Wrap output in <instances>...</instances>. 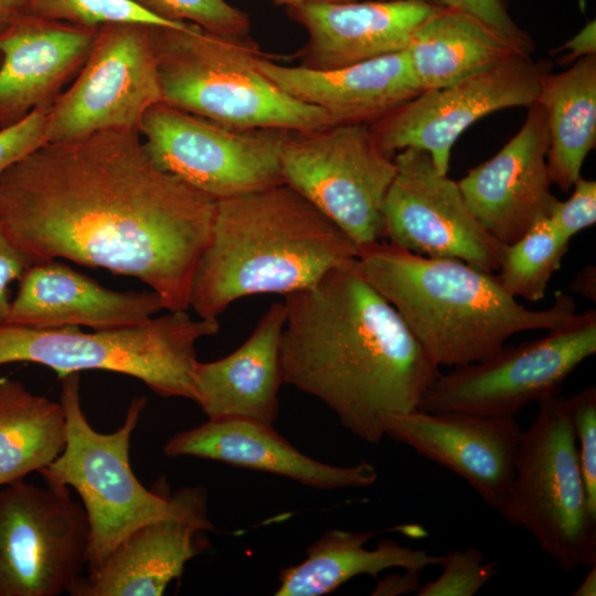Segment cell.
<instances>
[{
    "instance_id": "cell-24",
    "label": "cell",
    "mask_w": 596,
    "mask_h": 596,
    "mask_svg": "<svg viewBox=\"0 0 596 596\" xmlns=\"http://www.w3.org/2000/svg\"><path fill=\"white\" fill-rule=\"evenodd\" d=\"M285 316L284 302H273L236 350L216 361H196L193 401L209 419L245 418L274 425L284 384L280 339Z\"/></svg>"
},
{
    "instance_id": "cell-36",
    "label": "cell",
    "mask_w": 596,
    "mask_h": 596,
    "mask_svg": "<svg viewBox=\"0 0 596 596\" xmlns=\"http://www.w3.org/2000/svg\"><path fill=\"white\" fill-rule=\"evenodd\" d=\"M438 8L465 12L492 29L522 51L531 54L533 43L509 15L501 0H424Z\"/></svg>"
},
{
    "instance_id": "cell-30",
    "label": "cell",
    "mask_w": 596,
    "mask_h": 596,
    "mask_svg": "<svg viewBox=\"0 0 596 596\" xmlns=\"http://www.w3.org/2000/svg\"><path fill=\"white\" fill-rule=\"evenodd\" d=\"M34 15L97 29L115 22H138L158 26L184 28L188 22H169L130 0H28Z\"/></svg>"
},
{
    "instance_id": "cell-44",
    "label": "cell",
    "mask_w": 596,
    "mask_h": 596,
    "mask_svg": "<svg viewBox=\"0 0 596 596\" xmlns=\"http://www.w3.org/2000/svg\"><path fill=\"white\" fill-rule=\"evenodd\" d=\"M322 1H330V2H348V1H354V0H322Z\"/></svg>"
},
{
    "instance_id": "cell-1",
    "label": "cell",
    "mask_w": 596,
    "mask_h": 596,
    "mask_svg": "<svg viewBox=\"0 0 596 596\" xmlns=\"http://www.w3.org/2000/svg\"><path fill=\"white\" fill-rule=\"evenodd\" d=\"M216 201L157 166L139 131L45 142L0 177V223L33 263L66 259L148 285L188 310Z\"/></svg>"
},
{
    "instance_id": "cell-10",
    "label": "cell",
    "mask_w": 596,
    "mask_h": 596,
    "mask_svg": "<svg viewBox=\"0 0 596 596\" xmlns=\"http://www.w3.org/2000/svg\"><path fill=\"white\" fill-rule=\"evenodd\" d=\"M596 353V311L575 315L542 338L439 374L419 409L515 417L532 402L557 395L565 380Z\"/></svg>"
},
{
    "instance_id": "cell-7",
    "label": "cell",
    "mask_w": 596,
    "mask_h": 596,
    "mask_svg": "<svg viewBox=\"0 0 596 596\" xmlns=\"http://www.w3.org/2000/svg\"><path fill=\"white\" fill-rule=\"evenodd\" d=\"M566 571L596 564V511L582 475L570 397L539 402L522 432L508 499L498 512Z\"/></svg>"
},
{
    "instance_id": "cell-43",
    "label": "cell",
    "mask_w": 596,
    "mask_h": 596,
    "mask_svg": "<svg viewBox=\"0 0 596 596\" xmlns=\"http://www.w3.org/2000/svg\"><path fill=\"white\" fill-rule=\"evenodd\" d=\"M277 4H285L290 8L301 4L305 0H273Z\"/></svg>"
},
{
    "instance_id": "cell-25",
    "label": "cell",
    "mask_w": 596,
    "mask_h": 596,
    "mask_svg": "<svg viewBox=\"0 0 596 596\" xmlns=\"http://www.w3.org/2000/svg\"><path fill=\"white\" fill-rule=\"evenodd\" d=\"M405 51L422 92L530 55L478 19L447 8H439L417 26Z\"/></svg>"
},
{
    "instance_id": "cell-21",
    "label": "cell",
    "mask_w": 596,
    "mask_h": 596,
    "mask_svg": "<svg viewBox=\"0 0 596 596\" xmlns=\"http://www.w3.org/2000/svg\"><path fill=\"white\" fill-rule=\"evenodd\" d=\"M163 454L269 472L322 490L366 488L377 480L369 461L349 467L321 462L295 448L272 425L245 418L209 419L177 433L164 444Z\"/></svg>"
},
{
    "instance_id": "cell-6",
    "label": "cell",
    "mask_w": 596,
    "mask_h": 596,
    "mask_svg": "<svg viewBox=\"0 0 596 596\" xmlns=\"http://www.w3.org/2000/svg\"><path fill=\"white\" fill-rule=\"evenodd\" d=\"M220 330L217 319L168 311L129 327L83 331L79 327L32 328L0 322V365L32 362L60 379L87 370L121 373L163 397L193 401L195 344Z\"/></svg>"
},
{
    "instance_id": "cell-17",
    "label": "cell",
    "mask_w": 596,
    "mask_h": 596,
    "mask_svg": "<svg viewBox=\"0 0 596 596\" xmlns=\"http://www.w3.org/2000/svg\"><path fill=\"white\" fill-rule=\"evenodd\" d=\"M206 498L201 486L177 490L169 496L168 514L131 532L95 570L78 578L70 595H162L199 552L198 535L213 529Z\"/></svg>"
},
{
    "instance_id": "cell-35",
    "label": "cell",
    "mask_w": 596,
    "mask_h": 596,
    "mask_svg": "<svg viewBox=\"0 0 596 596\" xmlns=\"http://www.w3.org/2000/svg\"><path fill=\"white\" fill-rule=\"evenodd\" d=\"M573 187L572 195L556 199L547 215L567 241L596 222V181L581 177Z\"/></svg>"
},
{
    "instance_id": "cell-5",
    "label": "cell",
    "mask_w": 596,
    "mask_h": 596,
    "mask_svg": "<svg viewBox=\"0 0 596 596\" xmlns=\"http://www.w3.org/2000/svg\"><path fill=\"white\" fill-rule=\"evenodd\" d=\"M162 102L235 129L305 131L330 125L320 108L297 100L257 67L247 38L211 33L194 23L153 26Z\"/></svg>"
},
{
    "instance_id": "cell-3",
    "label": "cell",
    "mask_w": 596,
    "mask_h": 596,
    "mask_svg": "<svg viewBox=\"0 0 596 596\" xmlns=\"http://www.w3.org/2000/svg\"><path fill=\"white\" fill-rule=\"evenodd\" d=\"M358 254L341 228L286 183L219 200L190 308L199 318L217 319L244 297H285L310 287Z\"/></svg>"
},
{
    "instance_id": "cell-9",
    "label": "cell",
    "mask_w": 596,
    "mask_h": 596,
    "mask_svg": "<svg viewBox=\"0 0 596 596\" xmlns=\"http://www.w3.org/2000/svg\"><path fill=\"white\" fill-rule=\"evenodd\" d=\"M284 183L299 192L358 247L383 241V203L396 173L394 155L369 125L290 131L280 155Z\"/></svg>"
},
{
    "instance_id": "cell-20",
    "label": "cell",
    "mask_w": 596,
    "mask_h": 596,
    "mask_svg": "<svg viewBox=\"0 0 596 596\" xmlns=\"http://www.w3.org/2000/svg\"><path fill=\"white\" fill-rule=\"evenodd\" d=\"M438 9L424 0H305L290 8L308 32L300 65L337 68L405 51L417 26Z\"/></svg>"
},
{
    "instance_id": "cell-40",
    "label": "cell",
    "mask_w": 596,
    "mask_h": 596,
    "mask_svg": "<svg viewBox=\"0 0 596 596\" xmlns=\"http://www.w3.org/2000/svg\"><path fill=\"white\" fill-rule=\"evenodd\" d=\"M595 267L588 266L575 277L572 283L571 290L576 291L577 294L583 295L588 299L595 300Z\"/></svg>"
},
{
    "instance_id": "cell-16",
    "label": "cell",
    "mask_w": 596,
    "mask_h": 596,
    "mask_svg": "<svg viewBox=\"0 0 596 596\" xmlns=\"http://www.w3.org/2000/svg\"><path fill=\"white\" fill-rule=\"evenodd\" d=\"M385 435L461 477L499 512L513 480L521 429L515 417L419 408L391 415Z\"/></svg>"
},
{
    "instance_id": "cell-38",
    "label": "cell",
    "mask_w": 596,
    "mask_h": 596,
    "mask_svg": "<svg viewBox=\"0 0 596 596\" xmlns=\"http://www.w3.org/2000/svg\"><path fill=\"white\" fill-rule=\"evenodd\" d=\"M558 51H566V54L562 57V63H571L586 56L596 55V22L593 20L586 23Z\"/></svg>"
},
{
    "instance_id": "cell-23",
    "label": "cell",
    "mask_w": 596,
    "mask_h": 596,
    "mask_svg": "<svg viewBox=\"0 0 596 596\" xmlns=\"http://www.w3.org/2000/svg\"><path fill=\"white\" fill-rule=\"evenodd\" d=\"M255 62L289 96L322 109L330 125H371L422 93L406 51L328 70L281 65L263 53Z\"/></svg>"
},
{
    "instance_id": "cell-29",
    "label": "cell",
    "mask_w": 596,
    "mask_h": 596,
    "mask_svg": "<svg viewBox=\"0 0 596 596\" xmlns=\"http://www.w3.org/2000/svg\"><path fill=\"white\" fill-rule=\"evenodd\" d=\"M568 243L547 215L539 217L521 237L505 245L497 275L502 287L514 298L542 300Z\"/></svg>"
},
{
    "instance_id": "cell-14",
    "label": "cell",
    "mask_w": 596,
    "mask_h": 596,
    "mask_svg": "<svg viewBox=\"0 0 596 596\" xmlns=\"http://www.w3.org/2000/svg\"><path fill=\"white\" fill-rule=\"evenodd\" d=\"M545 63L518 55L453 85L424 91L369 125L376 145L395 155L415 148L429 155L447 174L460 135L485 116L536 100Z\"/></svg>"
},
{
    "instance_id": "cell-41",
    "label": "cell",
    "mask_w": 596,
    "mask_h": 596,
    "mask_svg": "<svg viewBox=\"0 0 596 596\" xmlns=\"http://www.w3.org/2000/svg\"><path fill=\"white\" fill-rule=\"evenodd\" d=\"M28 11V0H0V30Z\"/></svg>"
},
{
    "instance_id": "cell-27",
    "label": "cell",
    "mask_w": 596,
    "mask_h": 596,
    "mask_svg": "<svg viewBox=\"0 0 596 596\" xmlns=\"http://www.w3.org/2000/svg\"><path fill=\"white\" fill-rule=\"evenodd\" d=\"M535 103L547 123L551 182L568 191L596 145V55L558 74H544Z\"/></svg>"
},
{
    "instance_id": "cell-18",
    "label": "cell",
    "mask_w": 596,
    "mask_h": 596,
    "mask_svg": "<svg viewBox=\"0 0 596 596\" xmlns=\"http://www.w3.org/2000/svg\"><path fill=\"white\" fill-rule=\"evenodd\" d=\"M549 142L545 113L534 103L502 149L457 181L471 213L504 245L549 215L556 200L551 193Z\"/></svg>"
},
{
    "instance_id": "cell-28",
    "label": "cell",
    "mask_w": 596,
    "mask_h": 596,
    "mask_svg": "<svg viewBox=\"0 0 596 596\" xmlns=\"http://www.w3.org/2000/svg\"><path fill=\"white\" fill-rule=\"evenodd\" d=\"M65 441L61 402L36 395L19 381L0 379V487L47 467Z\"/></svg>"
},
{
    "instance_id": "cell-13",
    "label": "cell",
    "mask_w": 596,
    "mask_h": 596,
    "mask_svg": "<svg viewBox=\"0 0 596 596\" xmlns=\"http://www.w3.org/2000/svg\"><path fill=\"white\" fill-rule=\"evenodd\" d=\"M89 524L67 487L0 489V596L68 593L87 564Z\"/></svg>"
},
{
    "instance_id": "cell-37",
    "label": "cell",
    "mask_w": 596,
    "mask_h": 596,
    "mask_svg": "<svg viewBox=\"0 0 596 596\" xmlns=\"http://www.w3.org/2000/svg\"><path fill=\"white\" fill-rule=\"evenodd\" d=\"M32 264L30 258L10 240L0 223V322H4L10 308L9 285L19 280Z\"/></svg>"
},
{
    "instance_id": "cell-39",
    "label": "cell",
    "mask_w": 596,
    "mask_h": 596,
    "mask_svg": "<svg viewBox=\"0 0 596 596\" xmlns=\"http://www.w3.org/2000/svg\"><path fill=\"white\" fill-rule=\"evenodd\" d=\"M385 582L379 585V588L375 590L377 593L375 594H381L382 592H385L383 594H401L409 593L414 589L417 590L419 587V571H406V575L394 577L393 582L389 579Z\"/></svg>"
},
{
    "instance_id": "cell-8",
    "label": "cell",
    "mask_w": 596,
    "mask_h": 596,
    "mask_svg": "<svg viewBox=\"0 0 596 596\" xmlns=\"http://www.w3.org/2000/svg\"><path fill=\"white\" fill-rule=\"evenodd\" d=\"M60 380L66 441L62 453L38 472L47 485L72 487L81 497L89 524L87 565L93 571L131 532L168 514L170 500L147 489L130 466V437L147 400L135 397L123 425L99 433L82 409L79 373Z\"/></svg>"
},
{
    "instance_id": "cell-33",
    "label": "cell",
    "mask_w": 596,
    "mask_h": 596,
    "mask_svg": "<svg viewBox=\"0 0 596 596\" xmlns=\"http://www.w3.org/2000/svg\"><path fill=\"white\" fill-rule=\"evenodd\" d=\"M578 461L590 507L596 511V387L570 397Z\"/></svg>"
},
{
    "instance_id": "cell-45",
    "label": "cell",
    "mask_w": 596,
    "mask_h": 596,
    "mask_svg": "<svg viewBox=\"0 0 596 596\" xmlns=\"http://www.w3.org/2000/svg\"><path fill=\"white\" fill-rule=\"evenodd\" d=\"M1 62H2V55H1V53H0V65H1Z\"/></svg>"
},
{
    "instance_id": "cell-32",
    "label": "cell",
    "mask_w": 596,
    "mask_h": 596,
    "mask_svg": "<svg viewBox=\"0 0 596 596\" xmlns=\"http://www.w3.org/2000/svg\"><path fill=\"white\" fill-rule=\"evenodd\" d=\"M440 575L417 588V596H472L498 573L497 563L483 562L478 547L454 549L444 555Z\"/></svg>"
},
{
    "instance_id": "cell-15",
    "label": "cell",
    "mask_w": 596,
    "mask_h": 596,
    "mask_svg": "<svg viewBox=\"0 0 596 596\" xmlns=\"http://www.w3.org/2000/svg\"><path fill=\"white\" fill-rule=\"evenodd\" d=\"M394 161L396 173L382 209L383 241L417 255L458 258L498 272L505 245L475 217L457 181L440 173L423 150L403 149Z\"/></svg>"
},
{
    "instance_id": "cell-34",
    "label": "cell",
    "mask_w": 596,
    "mask_h": 596,
    "mask_svg": "<svg viewBox=\"0 0 596 596\" xmlns=\"http://www.w3.org/2000/svg\"><path fill=\"white\" fill-rule=\"evenodd\" d=\"M51 105L38 107L19 123L0 129V177L14 162L46 142Z\"/></svg>"
},
{
    "instance_id": "cell-19",
    "label": "cell",
    "mask_w": 596,
    "mask_h": 596,
    "mask_svg": "<svg viewBox=\"0 0 596 596\" xmlns=\"http://www.w3.org/2000/svg\"><path fill=\"white\" fill-rule=\"evenodd\" d=\"M96 30L29 11L0 30V129L54 102L82 68Z\"/></svg>"
},
{
    "instance_id": "cell-12",
    "label": "cell",
    "mask_w": 596,
    "mask_h": 596,
    "mask_svg": "<svg viewBox=\"0 0 596 596\" xmlns=\"http://www.w3.org/2000/svg\"><path fill=\"white\" fill-rule=\"evenodd\" d=\"M153 26L115 22L97 28L77 78L50 107L46 142L107 129L140 134L145 114L162 102Z\"/></svg>"
},
{
    "instance_id": "cell-11",
    "label": "cell",
    "mask_w": 596,
    "mask_h": 596,
    "mask_svg": "<svg viewBox=\"0 0 596 596\" xmlns=\"http://www.w3.org/2000/svg\"><path fill=\"white\" fill-rule=\"evenodd\" d=\"M290 131L230 128L164 102L140 126L153 162L215 201L284 183L280 155Z\"/></svg>"
},
{
    "instance_id": "cell-26",
    "label": "cell",
    "mask_w": 596,
    "mask_h": 596,
    "mask_svg": "<svg viewBox=\"0 0 596 596\" xmlns=\"http://www.w3.org/2000/svg\"><path fill=\"white\" fill-rule=\"evenodd\" d=\"M374 532L329 530L307 549L306 558L281 570L277 596H321L337 589L359 575L376 577L392 567L422 571L440 566L444 555H433L426 550H414L385 540L376 549L365 544Z\"/></svg>"
},
{
    "instance_id": "cell-31",
    "label": "cell",
    "mask_w": 596,
    "mask_h": 596,
    "mask_svg": "<svg viewBox=\"0 0 596 596\" xmlns=\"http://www.w3.org/2000/svg\"><path fill=\"white\" fill-rule=\"evenodd\" d=\"M169 22H190L214 34L246 38L247 15L224 0H130Z\"/></svg>"
},
{
    "instance_id": "cell-22",
    "label": "cell",
    "mask_w": 596,
    "mask_h": 596,
    "mask_svg": "<svg viewBox=\"0 0 596 596\" xmlns=\"http://www.w3.org/2000/svg\"><path fill=\"white\" fill-rule=\"evenodd\" d=\"M161 309V299L152 290H113L51 259L24 270L6 321L32 328L103 330L142 323Z\"/></svg>"
},
{
    "instance_id": "cell-2",
    "label": "cell",
    "mask_w": 596,
    "mask_h": 596,
    "mask_svg": "<svg viewBox=\"0 0 596 596\" xmlns=\"http://www.w3.org/2000/svg\"><path fill=\"white\" fill-rule=\"evenodd\" d=\"M283 302L284 384L320 400L363 441L380 443L385 418L417 409L440 374L356 260Z\"/></svg>"
},
{
    "instance_id": "cell-42",
    "label": "cell",
    "mask_w": 596,
    "mask_h": 596,
    "mask_svg": "<svg viewBox=\"0 0 596 596\" xmlns=\"http://www.w3.org/2000/svg\"><path fill=\"white\" fill-rule=\"evenodd\" d=\"M574 596H595L596 595V564L589 567L588 573L572 593Z\"/></svg>"
},
{
    "instance_id": "cell-4",
    "label": "cell",
    "mask_w": 596,
    "mask_h": 596,
    "mask_svg": "<svg viewBox=\"0 0 596 596\" xmlns=\"http://www.w3.org/2000/svg\"><path fill=\"white\" fill-rule=\"evenodd\" d=\"M356 267L396 309L438 365L482 361L526 330H552L576 315L572 297L556 292L545 310H530L493 273L453 257L422 256L377 242L359 248Z\"/></svg>"
}]
</instances>
